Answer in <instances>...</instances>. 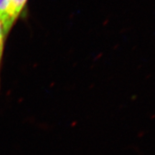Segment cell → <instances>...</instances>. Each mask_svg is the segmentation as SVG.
Segmentation results:
<instances>
[{
    "instance_id": "obj_1",
    "label": "cell",
    "mask_w": 155,
    "mask_h": 155,
    "mask_svg": "<svg viewBox=\"0 0 155 155\" xmlns=\"http://www.w3.org/2000/svg\"><path fill=\"white\" fill-rule=\"evenodd\" d=\"M28 0H9L5 16L1 22L5 38L9 34L17 18L22 12Z\"/></svg>"
},
{
    "instance_id": "obj_2",
    "label": "cell",
    "mask_w": 155,
    "mask_h": 155,
    "mask_svg": "<svg viewBox=\"0 0 155 155\" xmlns=\"http://www.w3.org/2000/svg\"><path fill=\"white\" fill-rule=\"evenodd\" d=\"M5 39L6 38L5 35H4L2 26L1 22H0V68H1V63H2V59L4 45H5Z\"/></svg>"
},
{
    "instance_id": "obj_3",
    "label": "cell",
    "mask_w": 155,
    "mask_h": 155,
    "mask_svg": "<svg viewBox=\"0 0 155 155\" xmlns=\"http://www.w3.org/2000/svg\"><path fill=\"white\" fill-rule=\"evenodd\" d=\"M9 0H0V22L5 16L6 9L7 8Z\"/></svg>"
}]
</instances>
